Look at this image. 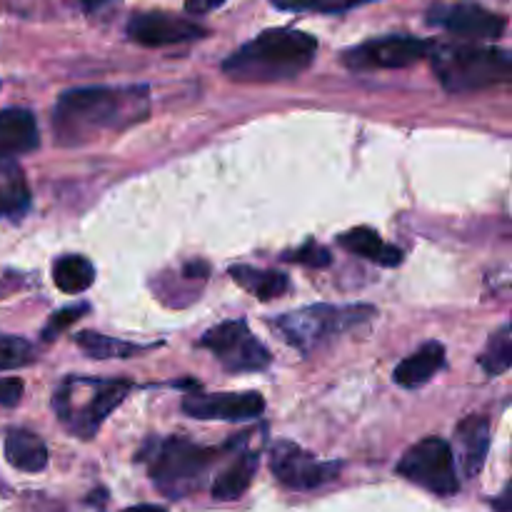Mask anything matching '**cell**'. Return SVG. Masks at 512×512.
Wrapping results in <instances>:
<instances>
[{
	"label": "cell",
	"instance_id": "6da1fadb",
	"mask_svg": "<svg viewBox=\"0 0 512 512\" xmlns=\"http://www.w3.org/2000/svg\"><path fill=\"white\" fill-rule=\"evenodd\" d=\"M145 85H88L65 90L53 108V133L63 148H80L103 133H123L148 118Z\"/></svg>",
	"mask_w": 512,
	"mask_h": 512
},
{
	"label": "cell",
	"instance_id": "7a4b0ae2",
	"mask_svg": "<svg viewBox=\"0 0 512 512\" xmlns=\"http://www.w3.org/2000/svg\"><path fill=\"white\" fill-rule=\"evenodd\" d=\"M315 53L318 40L305 30L270 28L230 53L223 73L238 83H280L303 75Z\"/></svg>",
	"mask_w": 512,
	"mask_h": 512
},
{
	"label": "cell",
	"instance_id": "3957f363",
	"mask_svg": "<svg viewBox=\"0 0 512 512\" xmlns=\"http://www.w3.org/2000/svg\"><path fill=\"white\" fill-rule=\"evenodd\" d=\"M230 448L233 443L223 448H208V445L173 435V438H150L138 453V460L148 465L150 480L165 498L180 500L205 483L210 468Z\"/></svg>",
	"mask_w": 512,
	"mask_h": 512
},
{
	"label": "cell",
	"instance_id": "277c9868",
	"mask_svg": "<svg viewBox=\"0 0 512 512\" xmlns=\"http://www.w3.org/2000/svg\"><path fill=\"white\" fill-rule=\"evenodd\" d=\"M133 385L128 380H100L70 375L53 395V408L60 425L80 440H93L100 425L128 398Z\"/></svg>",
	"mask_w": 512,
	"mask_h": 512
},
{
	"label": "cell",
	"instance_id": "5b68a950",
	"mask_svg": "<svg viewBox=\"0 0 512 512\" xmlns=\"http://www.w3.org/2000/svg\"><path fill=\"white\" fill-rule=\"evenodd\" d=\"M440 85L448 93H478L510 83L512 58L508 50L488 45H435L428 53Z\"/></svg>",
	"mask_w": 512,
	"mask_h": 512
},
{
	"label": "cell",
	"instance_id": "8992f818",
	"mask_svg": "<svg viewBox=\"0 0 512 512\" xmlns=\"http://www.w3.org/2000/svg\"><path fill=\"white\" fill-rule=\"evenodd\" d=\"M373 315L375 308H370V305L318 303L293 310V313H283L280 318L273 320V325L283 333V338L290 345H295L303 353H313V350L330 343L335 335L348 333L350 328L365 323Z\"/></svg>",
	"mask_w": 512,
	"mask_h": 512
},
{
	"label": "cell",
	"instance_id": "52a82bcc",
	"mask_svg": "<svg viewBox=\"0 0 512 512\" xmlns=\"http://www.w3.org/2000/svg\"><path fill=\"white\" fill-rule=\"evenodd\" d=\"M398 475L433 495H455L460 490L453 448L443 438H425L405 450Z\"/></svg>",
	"mask_w": 512,
	"mask_h": 512
},
{
	"label": "cell",
	"instance_id": "ba28073f",
	"mask_svg": "<svg viewBox=\"0 0 512 512\" xmlns=\"http://www.w3.org/2000/svg\"><path fill=\"white\" fill-rule=\"evenodd\" d=\"M198 345L210 350L228 373H258L273 360L270 350L250 333L245 320H225L205 330Z\"/></svg>",
	"mask_w": 512,
	"mask_h": 512
},
{
	"label": "cell",
	"instance_id": "9c48e42d",
	"mask_svg": "<svg viewBox=\"0 0 512 512\" xmlns=\"http://www.w3.org/2000/svg\"><path fill=\"white\" fill-rule=\"evenodd\" d=\"M433 43L413 35H385V38L365 40V43L348 48L343 53V63L348 70L365 73V70H400L428 58Z\"/></svg>",
	"mask_w": 512,
	"mask_h": 512
},
{
	"label": "cell",
	"instance_id": "30bf717a",
	"mask_svg": "<svg viewBox=\"0 0 512 512\" xmlns=\"http://www.w3.org/2000/svg\"><path fill=\"white\" fill-rule=\"evenodd\" d=\"M270 470L280 485L298 490V493H308V490H318L333 483L343 470V463L318 460L300 445L280 440L270 448Z\"/></svg>",
	"mask_w": 512,
	"mask_h": 512
},
{
	"label": "cell",
	"instance_id": "8fae6325",
	"mask_svg": "<svg viewBox=\"0 0 512 512\" xmlns=\"http://www.w3.org/2000/svg\"><path fill=\"white\" fill-rule=\"evenodd\" d=\"M428 23L448 30L453 35L475 40H495L508 28V18L485 10L475 3H438L428 10Z\"/></svg>",
	"mask_w": 512,
	"mask_h": 512
},
{
	"label": "cell",
	"instance_id": "7c38bea8",
	"mask_svg": "<svg viewBox=\"0 0 512 512\" xmlns=\"http://www.w3.org/2000/svg\"><path fill=\"white\" fill-rule=\"evenodd\" d=\"M208 30L180 15L160 13H138L128 20V38L145 48H165V45L188 43V40L205 38Z\"/></svg>",
	"mask_w": 512,
	"mask_h": 512
},
{
	"label": "cell",
	"instance_id": "4fadbf2b",
	"mask_svg": "<svg viewBox=\"0 0 512 512\" xmlns=\"http://www.w3.org/2000/svg\"><path fill=\"white\" fill-rule=\"evenodd\" d=\"M183 413L195 420H255L263 415L265 400L260 393H190L183 398Z\"/></svg>",
	"mask_w": 512,
	"mask_h": 512
},
{
	"label": "cell",
	"instance_id": "5bb4252c",
	"mask_svg": "<svg viewBox=\"0 0 512 512\" xmlns=\"http://www.w3.org/2000/svg\"><path fill=\"white\" fill-rule=\"evenodd\" d=\"M40 148V130L33 110L5 108L0 110V163L33 153Z\"/></svg>",
	"mask_w": 512,
	"mask_h": 512
},
{
	"label": "cell",
	"instance_id": "9a60e30c",
	"mask_svg": "<svg viewBox=\"0 0 512 512\" xmlns=\"http://www.w3.org/2000/svg\"><path fill=\"white\" fill-rule=\"evenodd\" d=\"M445 368V348L438 340L420 345L413 355L400 360L398 368L393 370V380L405 390L423 388L425 383L435 378Z\"/></svg>",
	"mask_w": 512,
	"mask_h": 512
},
{
	"label": "cell",
	"instance_id": "2e32d148",
	"mask_svg": "<svg viewBox=\"0 0 512 512\" xmlns=\"http://www.w3.org/2000/svg\"><path fill=\"white\" fill-rule=\"evenodd\" d=\"M460 445V465H463L465 478H478L488 460L490 450V420L485 415H468L458 425L455 433Z\"/></svg>",
	"mask_w": 512,
	"mask_h": 512
},
{
	"label": "cell",
	"instance_id": "e0dca14e",
	"mask_svg": "<svg viewBox=\"0 0 512 512\" xmlns=\"http://www.w3.org/2000/svg\"><path fill=\"white\" fill-rule=\"evenodd\" d=\"M258 463L260 455L258 450H243L233 458V463L228 465L225 470H220L218 478L213 480V493L215 500L220 503H230V500H238L248 493L250 483H253L255 473H258Z\"/></svg>",
	"mask_w": 512,
	"mask_h": 512
},
{
	"label": "cell",
	"instance_id": "ac0fdd59",
	"mask_svg": "<svg viewBox=\"0 0 512 512\" xmlns=\"http://www.w3.org/2000/svg\"><path fill=\"white\" fill-rule=\"evenodd\" d=\"M338 245L348 253L360 255V258L370 260L383 268H395L403 263V253L395 245H388L373 228H353L348 233L338 235Z\"/></svg>",
	"mask_w": 512,
	"mask_h": 512
},
{
	"label": "cell",
	"instance_id": "d6986e66",
	"mask_svg": "<svg viewBox=\"0 0 512 512\" xmlns=\"http://www.w3.org/2000/svg\"><path fill=\"white\" fill-rule=\"evenodd\" d=\"M5 460L23 473H43L48 465V448L40 435L15 428L5 435Z\"/></svg>",
	"mask_w": 512,
	"mask_h": 512
},
{
	"label": "cell",
	"instance_id": "ffe728a7",
	"mask_svg": "<svg viewBox=\"0 0 512 512\" xmlns=\"http://www.w3.org/2000/svg\"><path fill=\"white\" fill-rule=\"evenodd\" d=\"M230 278L245 290V293L255 295L258 300L268 303V300L283 298L290 290L288 275L278 273V270H260L253 265H233L228 270Z\"/></svg>",
	"mask_w": 512,
	"mask_h": 512
},
{
	"label": "cell",
	"instance_id": "44dd1931",
	"mask_svg": "<svg viewBox=\"0 0 512 512\" xmlns=\"http://www.w3.org/2000/svg\"><path fill=\"white\" fill-rule=\"evenodd\" d=\"M30 210V190L18 165L0 163V220L23 218Z\"/></svg>",
	"mask_w": 512,
	"mask_h": 512
},
{
	"label": "cell",
	"instance_id": "7402d4cb",
	"mask_svg": "<svg viewBox=\"0 0 512 512\" xmlns=\"http://www.w3.org/2000/svg\"><path fill=\"white\" fill-rule=\"evenodd\" d=\"M53 283L68 295H80L95 283V268L83 255H63L53 263Z\"/></svg>",
	"mask_w": 512,
	"mask_h": 512
},
{
	"label": "cell",
	"instance_id": "603a6c76",
	"mask_svg": "<svg viewBox=\"0 0 512 512\" xmlns=\"http://www.w3.org/2000/svg\"><path fill=\"white\" fill-rule=\"evenodd\" d=\"M75 345L83 350L88 358L95 360H108V358H135L140 353H148L153 345H138V343H125V340L108 338V335L93 333V330H83L75 335Z\"/></svg>",
	"mask_w": 512,
	"mask_h": 512
},
{
	"label": "cell",
	"instance_id": "cb8c5ba5",
	"mask_svg": "<svg viewBox=\"0 0 512 512\" xmlns=\"http://www.w3.org/2000/svg\"><path fill=\"white\" fill-rule=\"evenodd\" d=\"M480 368L490 375V378H498V375H505L512 368V333L510 325H503L498 333L490 335L488 345L480 353L478 358Z\"/></svg>",
	"mask_w": 512,
	"mask_h": 512
},
{
	"label": "cell",
	"instance_id": "d4e9b609",
	"mask_svg": "<svg viewBox=\"0 0 512 512\" xmlns=\"http://www.w3.org/2000/svg\"><path fill=\"white\" fill-rule=\"evenodd\" d=\"M278 10L290 13H345V10L360 8V5L375 3V0H270Z\"/></svg>",
	"mask_w": 512,
	"mask_h": 512
},
{
	"label": "cell",
	"instance_id": "484cf974",
	"mask_svg": "<svg viewBox=\"0 0 512 512\" xmlns=\"http://www.w3.org/2000/svg\"><path fill=\"white\" fill-rule=\"evenodd\" d=\"M35 360L33 345L18 335H0V373L25 368Z\"/></svg>",
	"mask_w": 512,
	"mask_h": 512
},
{
	"label": "cell",
	"instance_id": "4316f807",
	"mask_svg": "<svg viewBox=\"0 0 512 512\" xmlns=\"http://www.w3.org/2000/svg\"><path fill=\"white\" fill-rule=\"evenodd\" d=\"M88 310H90L88 303L68 305V308H60L58 313L50 315V320H48V323H45L43 333H40V340H43V343H50V340H55L60 333H63V330H68L70 325L78 323V320L83 318V315L88 313Z\"/></svg>",
	"mask_w": 512,
	"mask_h": 512
},
{
	"label": "cell",
	"instance_id": "83f0119b",
	"mask_svg": "<svg viewBox=\"0 0 512 512\" xmlns=\"http://www.w3.org/2000/svg\"><path fill=\"white\" fill-rule=\"evenodd\" d=\"M283 260H288V263L308 265V268H328L330 260H333V255H330V250L323 248L320 243H315V240H308V243L300 245V248L285 253Z\"/></svg>",
	"mask_w": 512,
	"mask_h": 512
},
{
	"label": "cell",
	"instance_id": "f1b7e54d",
	"mask_svg": "<svg viewBox=\"0 0 512 512\" xmlns=\"http://www.w3.org/2000/svg\"><path fill=\"white\" fill-rule=\"evenodd\" d=\"M23 398V380L20 378H0V405L15 408Z\"/></svg>",
	"mask_w": 512,
	"mask_h": 512
},
{
	"label": "cell",
	"instance_id": "f546056e",
	"mask_svg": "<svg viewBox=\"0 0 512 512\" xmlns=\"http://www.w3.org/2000/svg\"><path fill=\"white\" fill-rule=\"evenodd\" d=\"M225 0H185V10L190 15H205L210 10H218Z\"/></svg>",
	"mask_w": 512,
	"mask_h": 512
},
{
	"label": "cell",
	"instance_id": "4dcf8cb0",
	"mask_svg": "<svg viewBox=\"0 0 512 512\" xmlns=\"http://www.w3.org/2000/svg\"><path fill=\"white\" fill-rule=\"evenodd\" d=\"M80 3H83V8L88 10V13H93V10L105 8V5L113 3V0H80Z\"/></svg>",
	"mask_w": 512,
	"mask_h": 512
},
{
	"label": "cell",
	"instance_id": "1f68e13d",
	"mask_svg": "<svg viewBox=\"0 0 512 512\" xmlns=\"http://www.w3.org/2000/svg\"><path fill=\"white\" fill-rule=\"evenodd\" d=\"M495 508H498L500 512H510V488L503 490V495H500L498 503H493Z\"/></svg>",
	"mask_w": 512,
	"mask_h": 512
},
{
	"label": "cell",
	"instance_id": "d6a6232c",
	"mask_svg": "<svg viewBox=\"0 0 512 512\" xmlns=\"http://www.w3.org/2000/svg\"><path fill=\"white\" fill-rule=\"evenodd\" d=\"M123 512H168V510L158 508V505H133V508L123 510Z\"/></svg>",
	"mask_w": 512,
	"mask_h": 512
}]
</instances>
